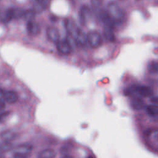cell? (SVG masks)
<instances>
[{"instance_id": "obj_1", "label": "cell", "mask_w": 158, "mask_h": 158, "mask_svg": "<svg viewBox=\"0 0 158 158\" xmlns=\"http://www.w3.org/2000/svg\"><path fill=\"white\" fill-rule=\"evenodd\" d=\"M106 11L115 25L122 23L125 19V11L115 2H109L107 5Z\"/></svg>"}, {"instance_id": "obj_2", "label": "cell", "mask_w": 158, "mask_h": 158, "mask_svg": "<svg viewBox=\"0 0 158 158\" xmlns=\"http://www.w3.org/2000/svg\"><path fill=\"white\" fill-rule=\"evenodd\" d=\"M87 42L92 48H98L102 43V38L99 32L95 30L89 31L86 35Z\"/></svg>"}, {"instance_id": "obj_3", "label": "cell", "mask_w": 158, "mask_h": 158, "mask_svg": "<svg viewBox=\"0 0 158 158\" xmlns=\"http://www.w3.org/2000/svg\"><path fill=\"white\" fill-rule=\"evenodd\" d=\"M32 150L31 145L28 144H23L17 146L14 150L15 158H25Z\"/></svg>"}, {"instance_id": "obj_4", "label": "cell", "mask_w": 158, "mask_h": 158, "mask_svg": "<svg viewBox=\"0 0 158 158\" xmlns=\"http://www.w3.org/2000/svg\"><path fill=\"white\" fill-rule=\"evenodd\" d=\"M56 44L58 51L62 54H69L72 51V48L66 39L59 40Z\"/></svg>"}, {"instance_id": "obj_5", "label": "cell", "mask_w": 158, "mask_h": 158, "mask_svg": "<svg viewBox=\"0 0 158 158\" xmlns=\"http://www.w3.org/2000/svg\"><path fill=\"white\" fill-rule=\"evenodd\" d=\"M90 15H91V10L88 7V6L86 5H83L80 8L79 15H78L80 22L83 25H85L88 19L90 17Z\"/></svg>"}, {"instance_id": "obj_6", "label": "cell", "mask_w": 158, "mask_h": 158, "mask_svg": "<svg viewBox=\"0 0 158 158\" xmlns=\"http://www.w3.org/2000/svg\"><path fill=\"white\" fill-rule=\"evenodd\" d=\"M98 16H99V19L104 23V26H109L114 28L115 23L110 18L106 10L105 9L100 10L98 13Z\"/></svg>"}, {"instance_id": "obj_7", "label": "cell", "mask_w": 158, "mask_h": 158, "mask_svg": "<svg viewBox=\"0 0 158 158\" xmlns=\"http://www.w3.org/2000/svg\"><path fill=\"white\" fill-rule=\"evenodd\" d=\"M46 35L48 39L55 43L59 41L60 35L58 30L54 27H49L46 30Z\"/></svg>"}, {"instance_id": "obj_8", "label": "cell", "mask_w": 158, "mask_h": 158, "mask_svg": "<svg viewBox=\"0 0 158 158\" xmlns=\"http://www.w3.org/2000/svg\"><path fill=\"white\" fill-rule=\"evenodd\" d=\"M27 30L30 35H37L40 33L41 29L39 24L35 21H29L27 23Z\"/></svg>"}, {"instance_id": "obj_9", "label": "cell", "mask_w": 158, "mask_h": 158, "mask_svg": "<svg viewBox=\"0 0 158 158\" xmlns=\"http://www.w3.org/2000/svg\"><path fill=\"white\" fill-rule=\"evenodd\" d=\"M135 92L143 97H150L152 95V89L146 85H135Z\"/></svg>"}, {"instance_id": "obj_10", "label": "cell", "mask_w": 158, "mask_h": 158, "mask_svg": "<svg viewBox=\"0 0 158 158\" xmlns=\"http://www.w3.org/2000/svg\"><path fill=\"white\" fill-rule=\"evenodd\" d=\"M2 99L4 101V102H7L9 104H14L17 101L18 96L14 91H5L4 92Z\"/></svg>"}, {"instance_id": "obj_11", "label": "cell", "mask_w": 158, "mask_h": 158, "mask_svg": "<svg viewBox=\"0 0 158 158\" xmlns=\"http://www.w3.org/2000/svg\"><path fill=\"white\" fill-rule=\"evenodd\" d=\"M49 2L48 1H36L33 3V10L35 12H41L47 8Z\"/></svg>"}, {"instance_id": "obj_12", "label": "cell", "mask_w": 158, "mask_h": 158, "mask_svg": "<svg viewBox=\"0 0 158 158\" xmlns=\"http://www.w3.org/2000/svg\"><path fill=\"white\" fill-rule=\"evenodd\" d=\"M103 35L104 38L109 41L113 42L115 40V36L113 31V28L109 26H104Z\"/></svg>"}, {"instance_id": "obj_13", "label": "cell", "mask_w": 158, "mask_h": 158, "mask_svg": "<svg viewBox=\"0 0 158 158\" xmlns=\"http://www.w3.org/2000/svg\"><path fill=\"white\" fill-rule=\"evenodd\" d=\"M131 107L135 110H141L145 107V103L143 100L140 98H133L130 102Z\"/></svg>"}, {"instance_id": "obj_14", "label": "cell", "mask_w": 158, "mask_h": 158, "mask_svg": "<svg viewBox=\"0 0 158 158\" xmlns=\"http://www.w3.org/2000/svg\"><path fill=\"white\" fill-rule=\"evenodd\" d=\"M75 41L77 44H80L81 46H85L87 43L86 35H85V33L80 29H79L77 35V36L75 38Z\"/></svg>"}, {"instance_id": "obj_15", "label": "cell", "mask_w": 158, "mask_h": 158, "mask_svg": "<svg viewBox=\"0 0 158 158\" xmlns=\"http://www.w3.org/2000/svg\"><path fill=\"white\" fill-rule=\"evenodd\" d=\"M56 151L52 149H46L41 151L38 156V158H55Z\"/></svg>"}, {"instance_id": "obj_16", "label": "cell", "mask_w": 158, "mask_h": 158, "mask_svg": "<svg viewBox=\"0 0 158 158\" xmlns=\"http://www.w3.org/2000/svg\"><path fill=\"white\" fill-rule=\"evenodd\" d=\"M16 136L15 133L10 130H5L1 133V138L4 142H9L14 139Z\"/></svg>"}, {"instance_id": "obj_17", "label": "cell", "mask_w": 158, "mask_h": 158, "mask_svg": "<svg viewBox=\"0 0 158 158\" xmlns=\"http://www.w3.org/2000/svg\"><path fill=\"white\" fill-rule=\"evenodd\" d=\"M12 19L10 9L5 10H0V20L4 23H7Z\"/></svg>"}, {"instance_id": "obj_18", "label": "cell", "mask_w": 158, "mask_h": 158, "mask_svg": "<svg viewBox=\"0 0 158 158\" xmlns=\"http://www.w3.org/2000/svg\"><path fill=\"white\" fill-rule=\"evenodd\" d=\"M35 15H36V12L34 11L33 9H28V10H24L22 17H23V19L27 22L33 21L34 20Z\"/></svg>"}, {"instance_id": "obj_19", "label": "cell", "mask_w": 158, "mask_h": 158, "mask_svg": "<svg viewBox=\"0 0 158 158\" xmlns=\"http://www.w3.org/2000/svg\"><path fill=\"white\" fill-rule=\"evenodd\" d=\"M10 14L12 19H19L23 17L24 10L20 8H10Z\"/></svg>"}, {"instance_id": "obj_20", "label": "cell", "mask_w": 158, "mask_h": 158, "mask_svg": "<svg viewBox=\"0 0 158 158\" xmlns=\"http://www.w3.org/2000/svg\"><path fill=\"white\" fill-rule=\"evenodd\" d=\"M146 113L151 116H157L158 114V107L156 104H151L146 106Z\"/></svg>"}, {"instance_id": "obj_21", "label": "cell", "mask_w": 158, "mask_h": 158, "mask_svg": "<svg viewBox=\"0 0 158 158\" xmlns=\"http://www.w3.org/2000/svg\"><path fill=\"white\" fill-rule=\"evenodd\" d=\"M12 144L9 142H4L0 144V152H6L10 150Z\"/></svg>"}, {"instance_id": "obj_22", "label": "cell", "mask_w": 158, "mask_h": 158, "mask_svg": "<svg viewBox=\"0 0 158 158\" xmlns=\"http://www.w3.org/2000/svg\"><path fill=\"white\" fill-rule=\"evenodd\" d=\"M158 64L156 61H152L151 64H149L148 70L151 73H156L158 70Z\"/></svg>"}, {"instance_id": "obj_23", "label": "cell", "mask_w": 158, "mask_h": 158, "mask_svg": "<svg viewBox=\"0 0 158 158\" xmlns=\"http://www.w3.org/2000/svg\"><path fill=\"white\" fill-rule=\"evenodd\" d=\"M10 114V112L6 111L0 114V122H3Z\"/></svg>"}, {"instance_id": "obj_24", "label": "cell", "mask_w": 158, "mask_h": 158, "mask_svg": "<svg viewBox=\"0 0 158 158\" xmlns=\"http://www.w3.org/2000/svg\"><path fill=\"white\" fill-rule=\"evenodd\" d=\"M5 107V102L2 99H0V111Z\"/></svg>"}, {"instance_id": "obj_25", "label": "cell", "mask_w": 158, "mask_h": 158, "mask_svg": "<svg viewBox=\"0 0 158 158\" xmlns=\"http://www.w3.org/2000/svg\"><path fill=\"white\" fill-rule=\"evenodd\" d=\"M151 101L152 102L154 103L156 105H157V98L156 96V97H153V98H151Z\"/></svg>"}, {"instance_id": "obj_26", "label": "cell", "mask_w": 158, "mask_h": 158, "mask_svg": "<svg viewBox=\"0 0 158 158\" xmlns=\"http://www.w3.org/2000/svg\"><path fill=\"white\" fill-rule=\"evenodd\" d=\"M91 2H92L93 5L94 6H99V4L101 3V2L98 1H91Z\"/></svg>"}, {"instance_id": "obj_27", "label": "cell", "mask_w": 158, "mask_h": 158, "mask_svg": "<svg viewBox=\"0 0 158 158\" xmlns=\"http://www.w3.org/2000/svg\"><path fill=\"white\" fill-rule=\"evenodd\" d=\"M4 92V91H3L2 89L0 88V99H2V98H3Z\"/></svg>"}, {"instance_id": "obj_28", "label": "cell", "mask_w": 158, "mask_h": 158, "mask_svg": "<svg viewBox=\"0 0 158 158\" xmlns=\"http://www.w3.org/2000/svg\"><path fill=\"white\" fill-rule=\"evenodd\" d=\"M63 158H73V157L72 156H65Z\"/></svg>"}, {"instance_id": "obj_29", "label": "cell", "mask_w": 158, "mask_h": 158, "mask_svg": "<svg viewBox=\"0 0 158 158\" xmlns=\"http://www.w3.org/2000/svg\"><path fill=\"white\" fill-rule=\"evenodd\" d=\"M0 158H3V156L1 154H0Z\"/></svg>"}, {"instance_id": "obj_30", "label": "cell", "mask_w": 158, "mask_h": 158, "mask_svg": "<svg viewBox=\"0 0 158 158\" xmlns=\"http://www.w3.org/2000/svg\"><path fill=\"white\" fill-rule=\"evenodd\" d=\"M87 158H93V157H91V156H89V157H87Z\"/></svg>"}]
</instances>
